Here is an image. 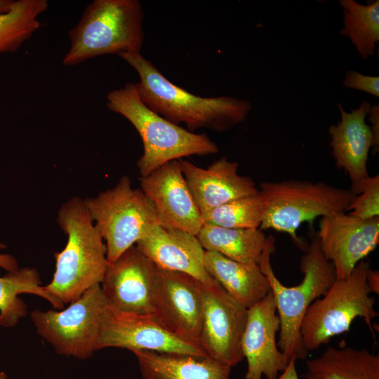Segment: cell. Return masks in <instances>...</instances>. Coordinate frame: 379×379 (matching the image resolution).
I'll return each mask as SVG.
<instances>
[{
  "instance_id": "2",
  "label": "cell",
  "mask_w": 379,
  "mask_h": 379,
  "mask_svg": "<svg viewBox=\"0 0 379 379\" xmlns=\"http://www.w3.org/2000/svg\"><path fill=\"white\" fill-rule=\"evenodd\" d=\"M57 220L67 235V242L62 251L54 254L55 271L44 288L67 304L101 283L108 265L107 247L84 199L74 197L65 202Z\"/></svg>"
},
{
  "instance_id": "4",
  "label": "cell",
  "mask_w": 379,
  "mask_h": 379,
  "mask_svg": "<svg viewBox=\"0 0 379 379\" xmlns=\"http://www.w3.org/2000/svg\"><path fill=\"white\" fill-rule=\"evenodd\" d=\"M275 239L271 236L262 255L259 266L267 277L279 318L277 346L290 360L306 359L300 335L302 319L309 306L324 295L336 280L332 263L324 255L314 237L304 250L300 267L303 278L300 284L286 286L276 277L270 262Z\"/></svg>"
},
{
  "instance_id": "7",
  "label": "cell",
  "mask_w": 379,
  "mask_h": 379,
  "mask_svg": "<svg viewBox=\"0 0 379 379\" xmlns=\"http://www.w3.org/2000/svg\"><path fill=\"white\" fill-rule=\"evenodd\" d=\"M370 267L369 262L360 261L347 278L336 279L324 295L309 306L300 327L302 342L308 352L348 331L358 317L375 337L372 319L378 314L374 307L375 298L371 295L366 281Z\"/></svg>"
},
{
  "instance_id": "30",
  "label": "cell",
  "mask_w": 379,
  "mask_h": 379,
  "mask_svg": "<svg viewBox=\"0 0 379 379\" xmlns=\"http://www.w3.org/2000/svg\"><path fill=\"white\" fill-rule=\"evenodd\" d=\"M368 121L371 124L370 126L373 135V154L379 151V105H371L368 114Z\"/></svg>"
},
{
  "instance_id": "9",
  "label": "cell",
  "mask_w": 379,
  "mask_h": 379,
  "mask_svg": "<svg viewBox=\"0 0 379 379\" xmlns=\"http://www.w3.org/2000/svg\"><path fill=\"white\" fill-rule=\"evenodd\" d=\"M107 305L100 284L87 289L62 310H34L32 319L37 333L59 354L86 359L95 351L102 312Z\"/></svg>"
},
{
  "instance_id": "22",
  "label": "cell",
  "mask_w": 379,
  "mask_h": 379,
  "mask_svg": "<svg viewBox=\"0 0 379 379\" xmlns=\"http://www.w3.org/2000/svg\"><path fill=\"white\" fill-rule=\"evenodd\" d=\"M305 379H379V354L349 346L328 347L306 361Z\"/></svg>"
},
{
  "instance_id": "35",
  "label": "cell",
  "mask_w": 379,
  "mask_h": 379,
  "mask_svg": "<svg viewBox=\"0 0 379 379\" xmlns=\"http://www.w3.org/2000/svg\"><path fill=\"white\" fill-rule=\"evenodd\" d=\"M0 379H8L6 375L4 372H0Z\"/></svg>"
},
{
  "instance_id": "6",
  "label": "cell",
  "mask_w": 379,
  "mask_h": 379,
  "mask_svg": "<svg viewBox=\"0 0 379 379\" xmlns=\"http://www.w3.org/2000/svg\"><path fill=\"white\" fill-rule=\"evenodd\" d=\"M258 192L264 206L260 229L287 233L303 250L307 246L296 233L300 225L319 216L346 212L355 197L350 189L298 180L263 182Z\"/></svg>"
},
{
  "instance_id": "19",
  "label": "cell",
  "mask_w": 379,
  "mask_h": 379,
  "mask_svg": "<svg viewBox=\"0 0 379 379\" xmlns=\"http://www.w3.org/2000/svg\"><path fill=\"white\" fill-rule=\"evenodd\" d=\"M337 105L340 120L328 128L331 153L337 167L347 173L352 182L351 187H353L369 176L367 161L373 144V135L365 118L371 103L365 100L350 112H345L340 103Z\"/></svg>"
},
{
  "instance_id": "17",
  "label": "cell",
  "mask_w": 379,
  "mask_h": 379,
  "mask_svg": "<svg viewBox=\"0 0 379 379\" xmlns=\"http://www.w3.org/2000/svg\"><path fill=\"white\" fill-rule=\"evenodd\" d=\"M135 246L159 269L187 274L206 286L218 283L206 270L205 250L195 235L157 225Z\"/></svg>"
},
{
  "instance_id": "12",
  "label": "cell",
  "mask_w": 379,
  "mask_h": 379,
  "mask_svg": "<svg viewBox=\"0 0 379 379\" xmlns=\"http://www.w3.org/2000/svg\"><path fill=\"white\" fill-rule=\"evenodd\" d=\"M202 286L187 274L158 268L152 294V317L170 332L199 344Z\"/></svg>"
},
{
  "instance_id": "5",
  "label": "cell",
  "mask_w": 379,
  "mask_h": 379,
  "mask_svg": "<svg viewBox=\"0 0 379 379\" xmlns=\"http://www.w3.org/2000/svg\"><path fill=\"white\" fill-rule=\"evenodd\" d=\"M143 18L138 0L93 1L69 31L62 63L73 66L105 55L140 53Z\"/></svg>"
},
{
  "instance_id": "29",
  "label": "cell",
  "mask_w": 379,
  "mask_h": 379,
  "mask_svg": "<svg viewBox=\"0 0 379 379\" xmlns=\"http://www.w3.org/2000/svg\"><path fill=\"white\" fill-rule=\"evenodd\" d=\"M343 83L345 88L359 90L379 97L378 77L367 76L355 70H348Z\"/></svg>"
},
{
  "instance_id": "26",
  "label": "cell",
  "mask_w": 379,
  "mask_h": 379,
  "mask_svg": "<svg viewBox=\"0 0 379 379\" xmlns=\"http://www.w3.org/2000/svg\"><path fill=\"white\" fill-rule=\"evenodd\" d=\"M48 6L46 0H16L0 13V54L18 51L40 27L39 17Z\"/></svg>"
},
{
  "instance_id": "34",
  "label": "cell",
  "mask_w": 379,
  "mask_h": 379,
  "mask_svg": "<svg viewBox=\"0 0 379 379\" xmlns=\"http://www.w3.org/2000/svg\"><path fill=\"white\" fill-rule=\"evenodd\" d=\"M14 0H0V13L8 11Z\"/></svg>"
},
{
  "instance_id": "28",
  "label": "cell",
  "mask_w": 379,
  "mask_h": 379,
  "mask_svg": "<svg viewBox=\"0 0 379 379\" xmlns=\"http://www.w3.org/2000/svg\"><path fill=\"white\" fill-rule=\"evenodd\" d=\"M355 195L347 211L361 219L379 217V175L368 176L350 189Z\"/></svg>"
},
{
  "instance_id": "1",
  "label": "cell",
  "mask_w": 379,
  "mask_h": 379,
  "mask_svg": "<svg viewBox=\"0 0 379 379\" xmlns=\"http://www.w3.org/2000/svg\"><path fill=\"white\" fill-rule=\"evenodd\" d=\"M119 56L138 73L140 81L135 85L146 106L175 124H185L191 132L199 128L228 131L243 122L251 110L252 105L246 100L201 97L182 88L140 53H124Z\"/></svg>"
},
{
  "instance_id": "14",
  "label": "cell",
  "mask_w": 379,
  "mask_h": 379,
  "mask_svg": "<svg viewBox=\"0 0 379 379\" xmlns=\"http://www.w3.org/2000/svg\"><path fill=\"white\" fill-rule=\"evenodd\" d=\"M158 267L135 245L108 264L100 283L107 305L120 311L152 315Z\"/></svg>"
},
{
  "instance_id": "24",
  "label": "cell",
  "mask_w": 379,
  "mask_h": 379,
  "mask_svg": "<svg viewBox=\"0 0 379 379\" xmlns=\"http://www.w3.org/2000/svg\"><path fill=\"white\" fill-rule=\"evenodd\" d=\"M41 284L38 272L30 267L18 268L0 277V326L13 327L27 314V305L18 298L21 293L37 295L48 300L54 308H63L64 304Z\"/></svg>"
},
{
  "instance_id": "3",
  "label": "cell",
  "mask_w": 379,
  "mask_h": 379,
  "mask_svg": "<svg viewBox=\"0 0 379 379\" xmlns=\"http://www.w3.org/2000/svg\"><path fill=\"white\" fill-rule=\"evenodd\" d=\"M106 99L107 108L125 117L141 138L143 154L137 162L141 177L172 160L218 152L215 142L206 133L191 132L147 107L135 83L128 82L108 92Z\"/></svg>"
},
{
  "instance_id": "31",
  "label": "cell",
  "mask_w": 379,
  "mask_h": 379,
  "mask_svg": "<svg viewBox=\"0 0 379 379\" xmlns=\"http://www.w3.org/2000/svg\"><path fill=\"white\" fill-rule=\"evenodd\" d=\"M6 246L0 242V249L4 248ZM0 265L8 272H12L18 268V262L14 257L8 254L0 253Z\"/></svg>"
},
{
  "instance_id": "18",
  "label": "cell",
  "mask_w": 379,
  "mask_h": 379,
  "mask_svg": "<svg viewBox=\"0 0 379 379\" xmlns=\"http://www.w3.org/2000/svg\"><path fill=\"white\" fill-rule=\"evenodd\" d=\"M179 160L201 215L230 201L258 192L253 180L239 175L238 163L226 157H222L206 168L182 159Z\"/></svg>"
},
{
  "instance_id": "21",
  "label": "cell",
  "mask_w": 379,
  "mask_h": 379,
  "mask_svg": "<svg viewBox=\"0 0 379 379\" xmlns=\"http://www.w3.org/2000/svg\"><path fill=\"white\" fill-rule=\"evenodd\" d=\"M206 270L234 299L247 309L270 291L267 277L256 264L229 259L218 253L205 251Z\"/></svg>"
},
{
  "instance_id": "20",
  "label": "cell",
  "mask_w": 379,
  "mask_h": 379,
  "mask_svg": "<svg viewBox=\"0 0 379 379\" xmlns=\"http://www.w3.org/2000/svg\"><path fill=\"white\" fill-rule=\"evenodd\" d=\"M144 379H231V368L207 356L134 351Z\"/></svg>"
},
{
  "instance_id": "10",
  "label": "cell",
  "mask_w": 379,
  "mask_h": 379,
  "mask_svg": "<svg viewBox=\"0 0 379 379\" xmlns=\"http://www.w3.org/2000/svg\"><path fill=\"white\" fill-rule=\"evenodd\" d=\"M106 347L207 356L199 344L170 332L152 315L124 312L108 305L101 316L95 350Z\"/></svg>"
},
{
  "instance_id": "13",
  "label": "cell",
  "mask_w": 379,
  "mask_h": 379,
  "mask_svg": "<svg viewBox=\"0 0 379 379\" xmlns=\"http://www.w3.org/2000/svg\"><path fill=\"white\" fill-rule=\"evenodd\" d=\"M320 248L335 270L347 278L379 243V217L361 219L346 212L321 217L317 233Z\"/></svg>"
},
{
  "instance_id": "27",
  "label": "cell",
  "mask_w": 379,
  "mask_h": 379,
  "mask_svg": "<svg viewBox=\"0 0 379 379\" xmlns=\"http://www.w3.org/2000/svg\"><path fill=\"white\" fill-rule=\"evenodd\" d=\"M264 206L258 192L239 198L201 214L203 224L234 229H260Z\"/></svg>"
},
{
  "instance_id": "32",
  "label": "cell",
  "mask_w": 379,
  "mask_h": 379,
  "mask_svg": "<svg viewBox=\"0 0 379 379\" xmlns=\"http://www.w3.org/2000/svg\"><path fill=\"white\" fill-rule=\"evenodd\" d=\"M366 281L371 293H379V271L369 268L367 272Z\"/></svg>"
},
{
  "instance_id": "11",
  "label": "cell",
  "mask_w": 379,
  "mask_h": 379,
  "mask_svg": "<svg viewBox=\"0 0 379 379\" xmlns=\"http://www.w3.org/2000/svg\"><path fill=\"white\" fill-rule=\"evenodd\" d=\"M202 323L199 344L206 355L230 368L243 359L241 338L247 308L217 283L202 286Z\"/></svg>"
},
{
  "instance_id": "33",
  "label": "cell",
  "mask_w": 379,
  "mask_h": 379,
  "mask_svg": "<svg viewBox=\"0 0 379 379\" xmlns=\"http://www.w3.org/2000/svg\"><path fill=\"white\" fill-rule=\"evenodd\" d=\"M296 360L295 357L291 358L285 370L276 379H299L295 367Z\"/></svg>"
},
{
  "instance_id": "23",
  "label": "cell",
  "mask_w": 379,
  "mask_h": 379,
  "mask_svg": "<svg viewBox=\"0 0 379 379\" xmlns=\"http://www.w3.org/2000/svg\"><path fill=\"white\" fill-rule=\"evenodd\" d=\"M197 237L205 251L259 265L271 236L267 237L260 229H234L203 224Z\"/></svg>"
},
{
  "instance_id": "8",
  "label": "cell",
  "mask_w": 379,
  "mask_h": 379,
  "mask_svg": "<svg viewBox=\"0 0 379 379\" xmlns=\"http://www.w3.org/2000/svg\"><path fill=\"white\" fill-rule=\"evenodd\" d=\"M84 200L91 219L107 247L108 264L160 225L157 212L140 188L133 189L128 176L112 188Z\"/></svg>"
},
{
  "instance_id": "15",
  "label": "cell",
  "mask_w": 379,
  "mask_h": 379,
  "mask_svg": "<svg viewBox=\"0 0 379 379\" xmlns=\"http://www.w3.org/2000/svg\"><path fill=\"white\" fill-rule=\"evenodd\" d=\"M140 189L152 204L161 226L197 236L203 222L182 171L172 160L140 177Z\"/></svg>"
},
{
  "instance_id": "25",
  "label": "cell",
  "mask_w": 379,
  "mask_h": 379,
  "mask_svg": "<svg viewBox=\"0 0 379 379\" xmlns=\"http://www.w3.org/2000/svg\"><path fill=\"white\" fill-rule=\"evenodd\" d=\"M343 27L340 34L349 38L359 55L366 60L375 53L379 42V1L362 5L354 0H340Z\"/></svg>"
},
{
  "instance_id": "16",
  "label": "cell",
  "mask_w": 379,
  "mask_h": 379,
  "mask_svg": "<svg viewBox=\"0 0 379 379\" xmlns=\"http://www.w3.org/2000/svg\"><path fill=\"white\" fill-rule=\"evenodd\" d=\"M280 321L271 291L247 310L241 350L247 362L245 379H276L289 359L276 341Z\"/></svg>"
}]
</instances>
